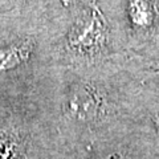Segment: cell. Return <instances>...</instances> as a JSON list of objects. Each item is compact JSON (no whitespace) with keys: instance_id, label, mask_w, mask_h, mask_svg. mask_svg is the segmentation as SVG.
<instances>
[{"instance_id":"6da1fadb","label":"cell","mask_w":159,"mask_h":159,"mask_svg":"<svg viewBox=\"0 0 159 159\" xmlns=\"http://www.w3.org/2000/svg\"><path fill=\"white\" fill-rule=\"evenodd\" d=\"M105 39V27L102 19L96 13L78 20L69 33V44L78 51H92L102 45Z\"/></svg>"},{"instance_id":"7a4b0ae2","label":"cell","mask_w":159,"mask_h":159,"mask_svg":"<svg viewBox=\"0 0 159 159\" xmlns=\"http://www.w3.org/2000/svg\"><path fill=\"white\" fill-rule=\"evenodd\" d=\"M99 99L96 93L85 86H78L69 93L66 106L69 114L78 121H90L99 111Z\"/></svg>"},{"instance_id":"3957f363","label":"cell","mask_w":159,"mask_h":159,"mask_svg":"<svg viewBox=\"0 0 159 159\" xmlns=\"http://www.w3.org/2000/svg\"><path fill=\"white\" fill-rule=\"evenodd\" d=\"M33 52V44L31 41H23L12 44L0 49V73L12 70L28 61Z\"/></svg>"},{"instance_id":"277c9868","label":"cell","mask_w":159,"mask_h":159,"mask_svg":"<svg viewBox=\"0 0 159 159\" xmlns=\"http://www.w3.org/2000/svg\"><path fill=\"white\" fill-rule=\"evenodd\" d=\"M129 15L135 27L148 28L154 20V11L150 0H129Z\"/></svg>"},{"instance_id":"5b68a950","label":"cell","mask_w":159,"mask_h":159,"mask_svg":"<svg viewBox=\"0 0 159 159\" xmlns=\"http://www.w3.org/2000/svg\"><path fill=\"white\" fill-rule=\"evenodd\" d=\"M88 159H122V157L119 155L118 152H111V154H106V155H102V157H90Z\"/></svg>"},{"instance_id":"8992f818","label":"cell","mask_w":159,"mask_h":159,"mask_svg":"<svg viewBox=\"0 0 159 159\" xmlns=\"http://www.w3.org/2000/svg\"><path fill=\"white\" fill-rule=\"evenodd\" d=\"M152 122H154V126H155L158 129V131H159V116L152 117Z\"/></svg>"}]
</instances>
